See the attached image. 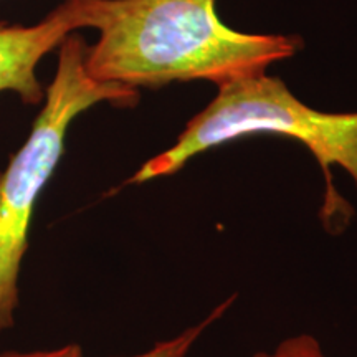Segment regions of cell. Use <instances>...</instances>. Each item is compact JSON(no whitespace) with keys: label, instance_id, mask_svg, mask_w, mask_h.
Instances as JSON below:
<instances>
[{"label":"cell","instance_id":"cell-1","mask_svg":"<svg viewBox=\"0 0 357 357\" xmlns=\"http://www.w3.org/2000/svg\"><path fill=\"white\" fill-rule=\"evenodd\" d=\"M217 0H98L84 68L96 82L159 88L174 82L217 86L266 73L301 48L289 35L236 32L218 19Z\"/></svg>","mask_w":357,"mask_h":357},{"label":"cell","instance_id":"cell-2","mask_svg":"<svg viewBox=\"0 0 357 357\" xmlns=\"http://www.w3.org/2000/svg\"><path fill=\"white\" fill-rule=\"evenodd\" d=\"M218 93L195 114L166 151L146 160L126 184L169 177L199 154L248 136L275 134L301 142L326 181L321 220L331 234L349 225L352 207L334 185L333 167L342 169L357 190V111L324 113L298 100L287 84L266 73L217 86Z\"/></svg>","mask_w":357,"mask_h":357},{"label":"cell","instance_id":"cell-3","mask_svg":"<svg viewBox=\"0 0 357 357\" xmlns=\"http://www.w3.org/2000/svg\"><path fill=\"white\" fill-rule=\"evenodd\" d=\"M88 47L75 33L60 45L56 73L45 89L43 108L24 146L0 174V334L15 324L20 270L29 250L35 205L63 155L70 124L98 102L131 108L139 101L136 88L89 77L84 68Z\"/></svg>","mask_w":357,"mask_h":357},{"label":"cell","instance_id":"cell-4","mask_svg":"<svg viewBox=\"0 0 357 357\" xmlns=\"http://www.w3.org/2000/svg\"><path fill=\"white\" fill-rule=\"evenodd\" d=\"M98 0H63L38 24H0V93L13 91L25 105H40L45 91L37 66L78 29H95Z\"/></svg>","mask_w":357,"mask_h":357},{"label":"cell","instance_id":"cell-5","mask_svg":"<svg viewBox=\"0 0 357 357\" xmlns=\"http://www.w3.org/2000/svg\"><path fill=\"white\" fill-rule=\"evenodd\" d=\"M235 300V294L231 298H229L227 301H223L222 305H218L215 310H213L211 314L207 316L204 321H200L199 324L192 326V328L185 329L184 333L178 334L177 337L169 339V341L164 342H158L153 349L144 352V354H137V356H129V357H187L189 351L194 346V342L202 336V333L208 328L212 323L220 318V316L225 312L229 307L231 306V303Z\"/></svg>","mask_w":357,"mask_h":357},{"label":"cell","instance_id":"cell-6","mask_svg":"<svg viewBox=\"0 0 357 357\" xmlns=\"http://www.w3.org/2000/svg\"><path fill=\"white\" fill-rule=\"evenodd\" d=\"M252 357H329L312 334L301 333L278 342L273 351L255 352Z\"/></svg>","mask_w":357,"mask_h":357},{"label":"cell","instance_id":"cell-7","mask_svg":"<svg viewBox=\"0 0 357 357\" xmlns=\"http://www.w3.org/2000/svg\"><path fill=\"white\" fill-rule=\"evenodd\" d=\"M0 357H84V352L79 344H66L42 351H3Z\"/></svg>","mask_w":357,"mask_h":357}]
</instances>
